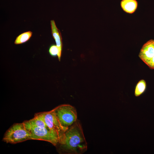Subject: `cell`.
Returning a JSON list of instances; mask_svg holds the SVG:
<instances>
[{
	"instance_id": "cell-3",
	"label": "cell",
	"mask_w": 154,
	"mask_h": 154,
	"mask_svg": "<svg viewBox=\"0 0 154 154\" xmlns=\"http://www.w3.org/2000/svg\"><path fill=\"white\" fill-rule=\"evenodd\" d=\"M53 109L61 126L65 132L78 119L76 109L70 105H61Z\"/></svg>"
},
{
	"instance_id": "cell-7",
	"label": "cell",
	"mask_w": 154,
	"mask_h": 154,
	"mask_svg": "<svg viewBox=\"0 0 154 154\" xmlns=\"http://www.w3.org/2000/svg\"><path fill=\"white\" fill-rule=\"evenodd\" d=\"M50 25L52 36L55 41L58 50V54L57 57L59 61H60L63 47L61 33L57 27L54 20L50 21Z\"/></svg>"
},
{
	"instance_id": "cell-10",
	"label": "cell",
	"mask_w": 154,
	"mask_h": 154,
	"mask_svg": "<svg viewBox=\"0 0 154 154\" xmlns=\"http://www.w3.org/2000/svg\"><path fill=\"white\" fill-rule=\"evenodd\" d=\"M32 34L33 33L31 31H28L21 34L16 37L14 44H18L26 42L31 37Z\"/></svg>"
},
{
	"instance_id": "cell-4",
	"label": "cell",
	"mask_w": 154,
	"mask_h": 154,
	"mask_svg": "<svg viewBox=\"0 0 154 154\" xmlns=\"http://www.w3.org/2000/svg\"><path fill=\"white\" fill-rule=\"evenodd\" d=\"M31 139V134L23 122L16 123L6 132L3 139L7 143L16 144Z\"/></svg>"
},
{
	"instance_id": "cell-8",
	"label": "cell",
	"mask_w": 154,
	"mask_h": 154,
	"mask_svg": "<svg viewBox=\"0 0 154 154\" xmlns=\"http://www.w3.org/2000/svg\"><path fill=\"white\" fill-rule=\"evenodd\" d=\"M120 5L125 12L131 14L136 10L138 2L136 0H122L120 2Z\"/></svg>"
},
{
	"instance_id": "cell-2",
	"label": "cell",
	"mask_w": 154,
	"mask_h": 154,
	"mask_svg": "<svg viewBox=\"0 0 154 154\" xmlns=\"http://www.w3.org/2000/svg\"><path fill=\"white\" fill-rule=\"evenodd\" d=\"M23 123L26 128L31 134V139L45 141L51 143L55 146L59 144V137L55 131L48 127H37L31 126L25 121Z\"/></svg>"
},
{
	"instance_id": "cell-1",
	"label": "cell",
	"mask_w": 154,
	"mask_h": 154,
	"mask_svg": "<svg viewBox=\"0 0 154 154\" xmlns=\"http://www.w3.org/2000/svg\"><path fill=\"white\" fill-rule=\"evenodd\" d=\"M58 145L60 150L66 154H81L86 151L87 143L78 120L65 132Z\"/></svg>"
},
{
	"instance_id": "cell-13",
	"label": "cell",
	"mask_w": 154,
	"mask_h": 154,
	"mask_svg": "<svg viewBox=\"0 0 154 154\" xmlns=\"http://www.w3.org/2000/svg\"><path fill=\"white\" fill-rule=\"evenodd\" d=\"M150 68L154 69V56L146 64Z\"/></svg>"
},
{
	"instance_id": "cell-6",
	"label": "cell",
	"mask_w": 154,
	"mask_h": 154,
	"mask_svg": "<svg viewBox=\"0 0 154 154\" xmlns=\"http://www.w3.org/2000/svg\"><path fill=\"white\" fill-rule=\"evenodd\" d=\"M154 56V40H150L142 46L139 54L140 58L145 64Z\"/></svg>"
},
{
	"instance_id": "cell-11",
	"label": "cell",
	"mask_w": 154,
	"mask_h": 154,
	"mask_svg": "<svg viewBox=\"0 0 154 154\" xmlns=\"http://www.w3.org/2000/svg\"><path fill=\"white\" fill-rule=\"evenodd\" d=\"M146 84L145 81L141 80L137 84L135 90L134 94L136 97H138L142 94L145 91Z\"/></svg>"
},
{
	"instance_id": "cell-9",
	"label": "cell",
	"mask_w": 154,
	"mask_h": 154,
	"mask_svg": "<svg viewBox=\"0 0 154 154\" xmlns=\"http://www.w3.org/2000/svg\"><path fill=\"white\" fill-rule=\"evenodd\" d=\"M25 121L29 125L39 127H47L40 112L35 114L34 117L32 119Z\"/></svg>"
},
{
	"instance_id": "cell-12",
	"label": "cell",
	"mask_w": 154,
	"mask_h": 154,
	"mask_svg": "<svg viewBox=\"0 0 154 154\" xmlns=\"http://www.w3.org/2000/svg\"><path fill=\"white\" fill-rule=\"evenodd\" d=\"M48 51L51 56L55 57L58 56V50L56 45L55 44H52L50 46Z\"/></svg>"
},
{
	"instance_id": "cell-5",
	"label": "cell",
	"mask_w": 154,
	"mask_h": 154,
	"mask_svg": "<svg viewBox=\"0 0 154 154\" xmlns=\"http://www.w3.org/2000/svg\"><path fill=\"white\" fill-rule=\"evenodd\" d=\"M40 113L47 126L55 131L57 133L59 137L60 141L65 131L61 126L54 109L49 111Z\"/></svg>"
}]
</instances>
